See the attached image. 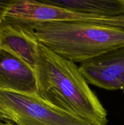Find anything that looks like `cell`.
Wrapping results in <instances>:
<instances>
[{"label": "cell", "instance_id": "cell-1", "mask_svg": "<svg viewBox=\"0 0 124 125\" xmlns=\"http://www.w3.org/2000/svg\"><path fill=\"white\" fill-rule=\"evenodd\" d=\"M34 70L40 98L93 125L108 123L106 110L75 62L40 43Z\"/></svg>", "mask_w": 124, "mask_h": 125}, {"label": "cell", "instance_id": "cell-2", "mask_svg": "<svg viewBox=\"0 0 124 125\" xmlns=\"http://www.w3.org/2000/svg\"><path fill=\"white\" fill-rule=\"evenodd\" d=\"M21 24L30 27L41 44L75 63L124 46V31L106 26L77 21Z\"/></svg>", "mask_w": 124, "mask_h": 125}, {"label": "cell", "instance_id": "cell-3", "mask_svg": "<svg viewBox=\"0 0 124 125\" xmlns=\"http://www.w3.org/2000/svg\"><path fill=\"white\" fill-rule=\"evenodd\" d=\"M0 113L15 125H93L38 95L0 90Z\"/></svg>", "mask_w": 124, "mask_h": 125}, {"label": "cell", "instance_id": "cell-4", "mask_svg": "<svg viewBox=\"0 0 124 125\" xmlns=\"http://www.w3.org/2000/svg\"><path fill=\"white\" fill-rule=\"evenodd\" d=\"M3 19L24 24L77 21L106 26L124 31V15L107 17L53 6L40 0H13Z\"/></svg>", "mask_w": 124, "mask_h": 125}, {"label": "cell", "instance_id": "cell-5", "mask_svg": "<svg viewBox=\"0 0 124 125\" xmlns=\"http://www.w3.org/2000/svg\"><path fill=\"white\" fill-rule=\"evenodd\" d=\"M79 70L88 83L107 90H120L124 75V46L80 63Z\"/></svg>", "mask_w": 124, "mask_h": 125}, {"label": "cell", "instance_id": "cell-6", "mask_svg": "<svg viewBox=\"0 0 124 125\" xmlns=\"http://www.w3.org/2000/svg\"><path fill=\"white\" fill-rule=\"evenodd\" d=\"M40 43L30 27L13 21L2 20L0 24V48L18 56L34 70Z\"/></svg>", "mask_w": 124, "mask_h": 125}, {"label": "cell", "instance_id": "cell-7", "mask_svg": "<svg viewBox=\"0 0 124 125\" xmlns=\"http://www.w3.org/2000/svg\"><path fill=\"white\" fill-rule=\"evenodd\" d=\"M0 90L37 95L35 70L21 59L1 48Z\"/></svg>", "mask_w": 124, "mask_h": 125}, {"label": "cell", "instance_id": "cell-8", "mask_svg": "<svg viewBox=\"0 0 124 125\" xmlns=\"http://www.w3.org/2000/svg\"><path fill=\"white\" fill-rule=\"evenodd\" d=\"M53 6L107 17L124 15V0H40Z\"/></svg>", "mask_w": 124, "mask_h": 125}, {"label": "cell", "instance_id": "cell-9", "mask_svg": "<svg viewBox=\"0 0 124 125\" xmlns=\"http://www.w3.org/2000/svg\"><path fill=\"white\" fill-rule=\"evenodd\" d=\"M13 0H0V24Z\"/></svg>", "mask_w": 124, "mask_h": 125}, {"label": "cell", "instance_id": "cell-10", "mask_svg": "<svg viewBox=\"0 0 124 125\" xmlns=\"http://www.w3.org/2000/svg\"><path fill=\"white\" fill-rule=\"evenodd\" d=\"M0 125H15L13 123L10 122L3 115L0 113Z\"/></svg>", "mask_w": 124, "mask_h": 125}, {"label": "cell", "instance_id": "cell-11", "mask_svg": "<svg viewBox=\"0 0 124 125\" xmlns=\"http://www.w3.org/2000/svg\"><path fill=\"white\" fill-rule=\"evenodd\" d=\"M120 87H121V89L120 90H122L124 92V75L121 78L120 81Z\"/></svg>", "mask_w": 124, "mask_h": 125}]
</instances>
